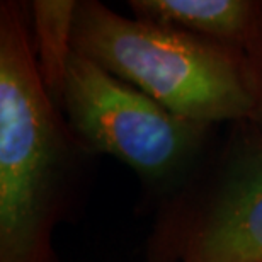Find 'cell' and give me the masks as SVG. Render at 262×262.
I'll return each instance as SVG.
<instances>
[{
	"label": "cell",
	"mask_w": 262,
	"mask_h": 262,
	"mask_svg": "<svg viewBox=\"0 0 262 262\" xmlns=\"http://www.w3.org/2000/svg\"><path fill=\"white\" fill-rule=\"evenodd\" d=\"M85 150L46 91L28 4L0 2V262H56L53 233Z\"/></svg>",
	"instance_id": "1"
},
{
	"label": "cell",
	"mask_w": 262,
	"mask_h": 262,
	"mask_svg": "<svg viewBox=\"0 0 262 262\" xmlns=\"http://www.w3.org/2000/svg\"><path fill=\"white\" fill-rule=\"evenodd\" d=\"M75 53L94 61L176 116L228 128L252 118L257 73L252 58L170 26L80 0Z\"/></svg>",
	"instance_id": "2"
},
{
	"label": "cell",
	"mask_w": 262,
	"mask_h": 262,
	"mask_svg": "<svg viewBox=\"0 0 262 262\" xmlns=\"http://www.w3.org/2000/svg\"><path fill=\"white\" fill-rule=\"evenodd\" d=\"M60 111L78 145L133 170L160 199L191 179L216 141V129L160 106L94 61L75 53Z\"/></svg>",
	"instance_id": "3"
},
{
	"label": "cell",
	"mask_w": 262,
	"mask_h": 262,
	"mask_svg": "<svg viewBox=\"0 0 262 262\" xmlns=\"http://www.w3.org/2000/svg\"><path fill=\"white\" fill-rule=\"evenodd\" d=\"M146 262H262V133L227 128L192 177L160 199Z\"/></svg>",
	"instance_id": "4"
},
{
	"label": "cell",
	"mask_w": 262,
	"mask_h": 262,
	"mask_svg": "<svg viewBox=\"0 0 262 262\" xmlns=\"http://www.w3.org/2000/svg\"><path fill=\"white\" fill-rule=\"evenodd\" d=\"M131 15L247 53L262 43V0H129Z\"/></svg>",
	"instance_id": "5"
},
{
	"label": "cell",
	"mask_w": 262,
	"mask_h": 262,
	"mask_svg": "<svg viewBox=\"0 0 262 262\" xmlns=\"http://www.w3.org/2000/svg\"><path fill=\"white\" fill-rule=\"evenodd\" d=\"M78 2L80 0H34L28 4L31 48L36 67L56 104H60L68 65L75 55L73 38Z\"/></svg>",
	"instance_id": "6"
},
{
	"label": "cell",
	"mask_w": 262,
	"mask_h": 262,
	"mask_svg": "<svg viewBox=\"0 0 262 262\" xmlns=\"http://www.w3.org/2000/svg\"><path fill=\"white\" fill-rule=\"evenodd\" d=\"M252 61L255 65V73H257V97H255V107L252 118L247 123H250L262 133V43L257 48V51L252 55Z\"/></svg>",
	"instance_id": "7"
}]
</instances>
